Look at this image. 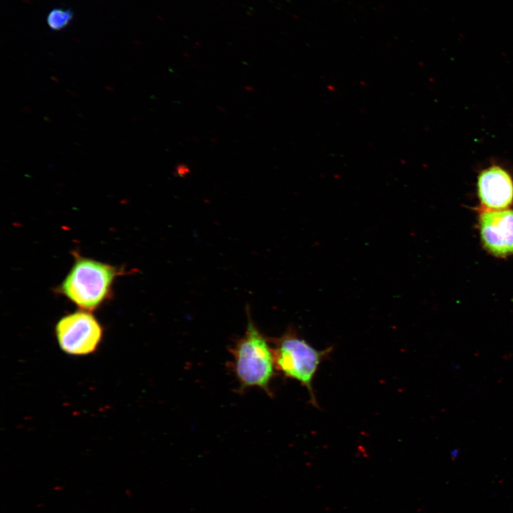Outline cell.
Returning <instances> with one entry per match:
<instances>
[{
	"mask_svg": "<svg viewBox=\"0 0 513 513\" xmlns=\"http://www.w3.org/2000/svg\"><path fill=\"white\" fill-rule=\"evenodd\" d=\"M73 14L69 9L56 8L49 11L46 17L48 27L53 31L66 28L73 19Z\"/></svg>",
	"mask_w": 513,
	"mask_h": 513,
	"instance_id": "cell-7",
	"label": "cell"
},
{
	"mask_svg": "<svg viewBox=\"0 0 513 513\" xmlns=\"http://www.w3.org/2000/svg\"><path fill=\"white\" fill-rule=\"evenodd\" d=\"M477 188L481 209H506L513 202V180L499 166L482 170L478 177Z\"/></svg>",
	"mask_w": 513,
	"mask_h": 513,
	"instance_id": "cell-6",
	"label": "cell"
},
{
	"mask_svg": "<svg viewBox=\"0 0 513 513\" xmlns=\"http://www.w3.org/2000/svg\"><path fill=\"white\" fill-rule=\"evenodd\" d=\"M479 225L487 251L499 257L513 254V210L480 209Z\"/></svg>",
	"mask_w": 513,
	"mask_h": 513,
	"instance_id": "cell-5",
	"label": "cell"
},
{
	"mask_svg": "<svg viewBox=\"0 0 513 513\" xmlns=\"http://www.w3.org/2000/svg\"><path fill=\"white\" fill-rule=\"evenodd\" d=\"M247 323L244 335L232 349V366L239 390L259 388L271 395V382L276 370L271 341L254 324L247 307Z\"/></svg>",
	"mask_w": 513,
	"mask_h": 513,
	"instance_id": "cell-2",
	"label": "cell"
},
{
	"mask_svg": "<svg viewBox=\"0 0 513 513\" xmlns=\"http://www.w3.org/2000/svg\"><path fill=\"white\" fill-rule=\"evenodd\" d=\"M61 349L71 356L94 353L100 344L103 326L91 311L79 309L63 316L55 326Z\"/></svg>",
	"mask_w": 513,
	"mask_h": 513,
	"instance_id": "cell-4",
	"label": "cell"
},
{
	"mask_svg": "<svg viewBox=\"0 0 513 513\" xmlns=\"http://www.w3.org/2000/svg\"><path fill=\"white\" fill-rule=\"evenodd\" d=\"M275 366L285 377L299 382L309 391L311 400L317 405L312 387L315 374L331 348L319 351L300 337L289 327L281 336L273 338Z\"/></svg>",
	"mask_w": 513,
	"mask_h": 513,
	"instance_id": "cell-3",
	"label": "cell"
},
{
	"mask_svg": "<svg viewBox=\"0 0 513 513\" xmlns=\"http://www.w3.org/2000/svg\"><path fill=\"white\" fill-rule=\"evenodd\" d=\"M73 263L55 291L80 309L93 311L109 301L113 296L115 279L127 272L123 267L72 253Z\"/></svg>",
	"mask_w": 513,
	"mask_h": 513,
	"instance_id": "cell-1",
	"label": "cell"
}]
</instances>
